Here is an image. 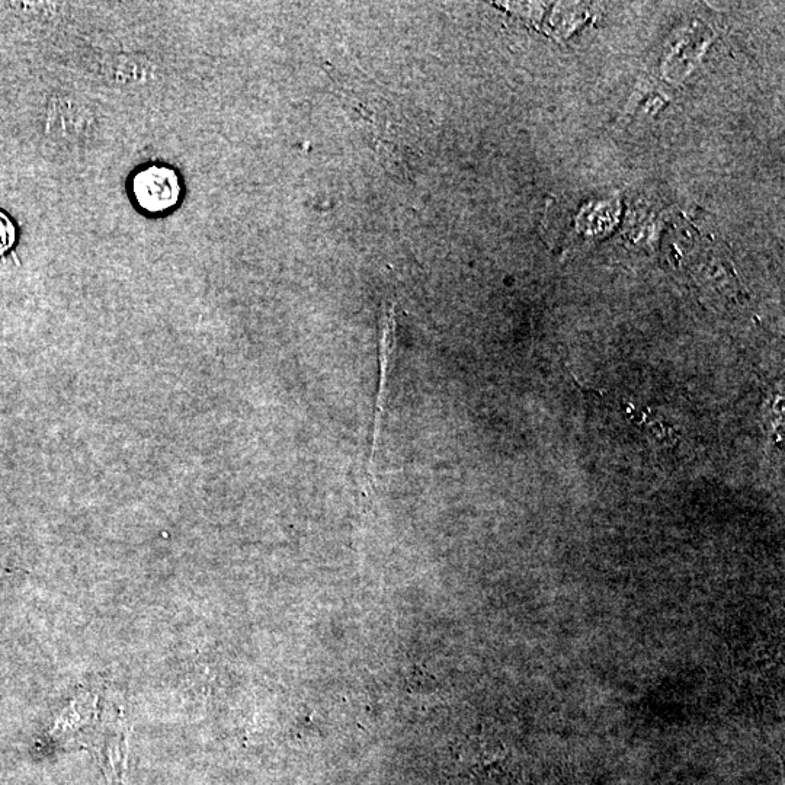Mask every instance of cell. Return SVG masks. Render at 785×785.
Masks as SVG:
<instances>
[{"mask_svg": "<svg viewBox=\"0 0 785 785\" xmlns=\"http://www.w3.org/2000/svg\"><path fill=\"white\" fill-rule=\"evenodd\" d=\"M394 338H396V319H394V306L390 309L383 325V338H381V381L378 390L376 419H374L373 447H371L370 474L373 476L374 456H376L378 435H380L381 418H383L384 396H386L387 371H389L390 357L394 351Z\"/></svg>", "mask_w": 785, "mask_h": 785, "instance_id": "7a4b0ae2", "label": "cell"}, {"mask_svg": "<svg viewBox=\"0 0 785 785\" xmlns=\"http://www.w3.org/2000/svg\"><path fill=\"white\" fill-rule=\"evenodd\" d=\"M16 240L15 224L0 211V255L8 252L14 246Z\"/></svg>", "mask_w": 785, "mask_h": 785, "instance_id": "3957f363", "label": "cell"}, {"mask_svg": "<svg viewBox=\"0 0 785 785\" xmlns=\"http://www.w3.org/2000/svg\"><path fill=\"white\" fill-rule=\"evenodd\" d=\"M131 192L142 210L150 214L165 213L181 198V179L168 166H147L134 175Z\"/></svg>", "mask_w": 785, "mask_h": 785, "instance_id": "6da1fadb", "label": "cell"}]
</instances>
